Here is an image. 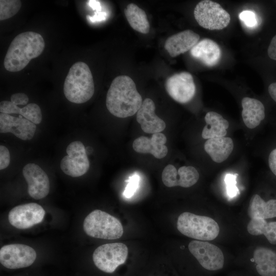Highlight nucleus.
Segmentation results:
<instances>
[{
  "label": "nucleus",
  "mask_w": 276,
  "mask_h": 276,
  "mask_svg": "<svg viewBox=\"0 0 276 276\" xmlns=\"http://www.w3.org/2000/svg\"><path fill=\"white\" fill-rule=\"evenodd\" d=\"M67 155L60 162V168L66 175L73 177L82 176L89 168V162L83 143L80 141L71 143L66 149Z\"/></svg>",
  "instance_id": "6e6552de"
},
{
  "label": "nucleus",
  "mask_w": 276,
  "mask_h": 276,
  "mask_svg": "<svg viewBox=\"0 0 276 276\" xmlns=\"http://www.w3.org/2000/svg\"><path fill=\"white\" fill-rule=\"evenodd\" d=\"M191 55L208 66L216 65L220 61L221 51L218 44L209 38H204L190 50Z\"/></svg>",
  "instance_id": "a211bd4d"
},
{
  "label": "nucleus",
  "mask_w": 276,
  "mask_h": 276,
  "mask_svg": "<svg viewBox=\"0 0 276 276\" xmlns=\"http://www.w3.org/2000/svg\"><path fill=\"white\" fill-rule=\"evenodd\" d=\"M165 88L174 100L182 104L190 102L196 93L193 76L187 72L176 73L169 77L166 81Z\"/></svg>",
  "instance_id": "9b49d317"
},
{
  "label": "nucleus",
  "mask_w": 276,
  "mask_h": 276,
  "mask_svg": "<svg viewBox=\"0 0 276 276\" xmlns=\"http://www.w3.org/2000/svg\"><path fill=\"white\" fill-rule=\"evenodd\" d=\"M268 92L270 98L276 103V82L269 84L268 87Z\"/></svg>",
  "instance_id": "c9c22d12"
},
{
  "label": "nucleus",
  "mask_w": 276,
  "mask_h": 276,
  "mask_svg": "<svg viewBox=\"0 0 276 276\" xmlns=\"http://www.w3.org/2000/svg\"><path fill=\"white\" fill-rule=\"evenodd\" d=\"M45 42L42 36L33 31L17 35L11 42L4 61L6 70L11 72L24 69L33 58L43 52Z\"/></svg>",
  "instance_id": "f03ea898"
},
{
  "label": "nucleus",
  "mask_w": 276,
  "mask_h": 276,
  "mask_svg": "<svg viewBox=\"0 0 276 276\" xmlns=\"http://www.w3.org/2000/svg\"><path fill=\"white\" fill-rule=\"evenodd\" d=\"M194 16L201 27L210 30H219L229 24V14L221 6L215 2L204 0L195 7Z\"/></svg>",
  "instance_id": "423d86ee"
},
{
  "label": "nucleus",
  "mask_w": 276,
  "mask_h": 276,
  "mask_svg": "<svg viewBox=\"0 0 276 276\" xmlns=\"http://www.w3.org/2000/svg\"><path fill=\"white\" fill-rule=\"evenodd\" d=\"M140 177L137 174L133 175L126 180L128 182L124 192V195L126 198H130L136 192L139 183Z\"/></svg>",
  "instance_id": "7c9ffc66"
},
{
  "label": "nucleus",
  "mask_w": 276,
  "mask_h": 276,
  "mask_svg": "<svg viewBox=\"0 0 276 276\" xmlns=\"http://www.w3.org/2000/svg\"><path fill=\"white\" fill-rule=\"evenodd\" d=\"M190 252L205 269L215 271L222 268L224 257L222 250L207 241L192 240L189 245Z\"/></svg>",
  "instance_id": "1a4fd4ad"
},
{
  "label": "nucleus",
  "mask_w": 276,
  "mask_h": 276,
  "mask_svg": "<svg viewBox=\"0 0 276 276\" xmlns=\"http://www.w3.org/2000/svg\"><path fill=\"white\" fill-rule=\"evenodd\" d=\"M248 215L251 219L276 217V199L265 201L259 195H254L249 201Z\"/></svg>",
  "instance_id": "4be33fe9"
},
{
  "label": "nucleus",
  "mask_w": 276,
  "mask_h": 276,
  "mask_svg": "<svg viewBox=\"0 0 276 276\" xmlns=\"http://www.w3.org/2000/svg\"><path fill=\"white\" fill-rule=\"evenodd\" d=\"M177 228L183 235L199 241H210L219 235L220 228L212 218L183 212L178 218Z\"/></svg>",
  "instance_id": "20e7f679"
},
{
  "label": "nucleus",
  "mask_w": 276,
  "mask_h": 276,
  "mask_svg": "<svg viewBox=\"0 0 276 276\" xmlns=\"http://www.w3.org/2000/svg\"><path fill=\"white\" fill-rule=\"evenodd\" d=\"M166 142V136L160 132L153 134L151 139L144 136L137 137L133 141L132 146L136 152L150 153L155 158L160 159L167 154Z\"/></svg>",
  "instance_id": "f3484780"
},
{
  "label": "nucleus",
  "mask_w": 276,
  "mask_h": 276,
  "mask_svg": "<svg viewBox=\"0 0 276 276\" xmlns=\"http://www.w3.org/2000/svg\"><path fill=\"white\" fill-rule=\"evenodd\" d=\"M267 162L270 171L276 177V147L269 152Z\"/></svg>",
  "instance_id": "72a5a7b5"
},
{
  "label": "nucleus",
  "mask_w": 276,
  "mask_h": 276,
  "mask_svg": "<svg viewBox=\"0 0 276 276\" xmlns=\"http://www.w3.org/2000/svg\"><path fill=\"white\" fill-rule=\"evenodd\" d=\"M155 109L153 100L146 98L136 113V121L145 133H160L166 128L165 122L155 114Z\"/></svg>",
  "instance_id": "2eb2a0df"
},
{
  "label": "nucleus",
  "mask_w": 276,
  "mask_h": 276,
  "mask_svg": "<svg viewBox=\"0 0 276 276\" xmlns=\"http://www.w3.org/2000/svg\"><path fill=\"white\" fill-rule=\"evenodd\" d=\"M83 229L90 237L107 240L119 239L123 234L121 222L114 216L99 210L92 211L85 217Z\"/></svg>",
  "instance_id": "39448f33"
},
{
  "label": "nucleus",
  "mask_w": 276,
  "mask_h": 276,
  "mask_svg": "<svg viewBox=\"0 0 276 276\" xmlns=\"http://www.w3.org/2000/svg\"><path fill=\"white\" fill-rule=\"evenodd\" d=\"M268 57L276 61V34L272 38L267 49Z\"/></svg>",
  "instance_id": "f704fd0d"
},
{
  "label": "nucleus",
  "mask_w": 276,
  "mask_h": 276,
  "mask_svg": "<svg viewBox=\"0 0 276 276\" xmlns=\"http://www.w3.org/2000/svg\"><path fill=\"white\" fill-rule=\"evenodd\" d=\"M44 215L45 211L40 205L29 203L13 208L9 213L8 219L15 227L27 229L40 223Z\"/></svg>",
  "instance_id": "f8f14e48"
},
{
  "label": "nucleus",
  "mask_w": 276,
  "mask_h": 276,
  "mask_svg": "<svg viewBox=\"0 0 276 276\" xmlns=\"http://www.w3.org/2000/svg\"><path fill=\"white\" fill-rule=\"evenodd\" d=\"M199 178V174L193 166H182L177 170L174 186L189 188L195 185Z\"/></svg>",
  "instance_id": "bb28decb"
},
{
  "label": "nucleus",
  "mask_w": 276,
  "mask_h": 276,
  "mask_svg": "<svg viewBox=\"0 0 276 276\" xmlns=\"http://www.w3.org/2000/svg\"><path fill=\"white\" fill-rule=\"evenodd\" d=\"M0 112L9 114H18L35 124H39L42 121L40 108L35 103H30L20 108L11 101H2L0 103Z\"/></svg>",
  "instance_id": "b1692460"
},
{
  "label": "nucleus",
  "mask_w": 276,
  "mask_h": 276,
  "mask_svg": "<svg viewBox=\"0 0 276 276\" xmlns=\"http://www.w3.org/2000/svg\"><path fill=\"white\" fill-rule=\"evenodd\" d=\"M204 120L206 125L202 131L203 139L208 140L225 136L229 123L221 114L214 111H209L206 113Z\"/></svg>",
  "instance_id": "412c9836"
},
{
  "label": "nucleus",
  "mask_w": 276,
  "mask_h": 276,
  "mask_svg": "<svg viewBox=\"0 0 276 276\" xmlns=\"http://www.w3.org/2000/svg\"><path fill=\"white\" fill-rule=\"evenodd\" d=\"M128 254L127 246L122 243L103 244L97 247L93 255L96 266L106 273H112L124 264Z\"/></svg>",
  "instance_id": "0eeeda50"
},
{
  "label": "nucleus",
  "mask_w": 276,
  "mask_h": 276,
  "mask_svg": "<svg viewBox=\"0 0 276 276\" xmlns=\"http://www.w3.org/2000/svg\"><path fill=\"white\" fill-rule=\"evenodd\" d=\"M126 19L134 30L143 33L147 34L150 30V24L145 12L137 5L130 3L124 10Z\"/></svg>",
  "instance_id": "393cba45"
},
{
  "label": "nucleus",
  "mask_w": 276,
  "mask_h": 276,
  "mask_svg": "<svg viewBox=\"0 0 276 276\" xmlns=\"http://www.w3.org/2000/svg\"><path fill=\"white\" fill-rule=\"evenodd\" d=\"M36 258V253L31 247L21 244L3 246L0 249V262L9 269H18L31 265Z\"/></svg>",
  "instance_id": "9d476101"
},
{
  "label": "nucleus",
  "mask_w": 276,
  "mask_h": 276,
  "mask_svg": "<svg viewBox=\"0 0 276 276\" xmlns=\"http://www.w3.org/2000/svg\"><path fill=\"white\" fill-rule=\"evenodd\" d=\"M239 18L244 25L249 28H254L257 26V15L250 10H244L239 14Z\"/></svg>",
  "instance_id": "c756f323"
},
{
  "label": "nucleus",
  "mask_w": 276,
  "mask_h": 276,
  "mask_svg": "<svg viewBox=\"0 0 276 276\" xmlns=\"http://www.w3.org/2000/svg\"><path fill=\"white\" fill-rule=\"evenodd\" d=\"M253 259L256 270L261 276H276V254L265 247H258L254 251Z\"/></svg>",
  "instance_id": "5701e85b"
},
{
  "label": "nucleus",
  "mask_w": 276,
  "mask_h": 276,
  "mask_svg": "<svg viewBox=\"0 0 276 276\" xmlns=\"http://www.w3.org/2000/svg\"><path fill=\"white\" fill-rule=\"evenodd\" d=\"M106 14L105 12H98L94 16L90 17L88 16L89 19L92 22L99 21L105 19Z\"/></svg>",
  "instance_id": "e433bc0d"
},
{
  "label": "nucleus",
  "mask_w": 276,
  "mask_h": 276,
  "mask_svg": "<svg viewBox=\"0 0 276 276\" xmlns=\"http://www.w3.org/2000/svg\"><path fill=\"white\" fill-rule=\"evenodd\" d=\"M205 151L217 163L225 161L234 149L232 139L229 137H214L208 139L204 144Z\"/></svg>",
  "instance_id": "aec40b11"
},
{
  "label": "nucleus",
  "mask_w": 276,
  "mask_h": 276,
  "mask_svg": "<svg viewBox=\"0 0 276 276\" xmlns=\"http://www.w3.org/2000/svg\"><path fill=\"white\" fill-rule=\"evenodd\" d=\"M237 176V174H227L225 176L224 181L226 186L227 195L231 198L239 194V190L236 186Z\"/></svg>",
  "instance_id": "c85d7f7f"
},
{
  "label": "nucleus",
  "mask_w": 276,
  "mask_h": 276,
  "mask_svg": "<svg viewBox=\"0 0 276 276\" xmlns=\"http://www.w3.org/2000/svg\"><path fill=\"white\" fill-rule=\"evenodd\" d=\"M21 2L18 0L0 1V20L8 19L15 15L20 10Z\"/></svg>",
  "instance_id": "cd10ccee"
},
{
  "label": "nucleus",
  "mask_w": 276,
  "mask_h": 276,
  "mask_svg": "<svg viewBox=\"0 0 276 276\" xmlns=\"http://www.w3.org/2000/svg\"><path fill=\"white\" fill-rule=\"evenodd\" d=\"M95 86L91 72L84 62H77L70 68L63 84L66 98L76 104L84 103L93 96Z\"/></svg>",
  "instance_id": "7ed1b4c3"
},
{
  "label": "nucleus",
  "mask_w": 276,
  "mask_h": 276,
  "mask_svg": "<svg viewBox=\"0 0 276 276\" xmlns=\"http://www.w3.org/2000/svg\"><path fill=\"white\" fill-rule=\"evenodd\" d=\"M142 103V96L130 77L121 75L112 80L106 99L110 113L118 118L131 117L137 113Z\"/></svg>",
  "instance_id": "f257e3e1"
},
{
  "label": "nucleus",
  "mask_w": 276,
  "mask_h": 276,
  "mask_svg": "<svg viewBox=\"0 0 276 276\" xmlns=\"http://www.w3.org/2000/svg\"><path fill=\"white\" fill-rule=\"evenodd\" d=\"M10 156L9 150L5 146H0V170L6 168L9 165Z\"/></svg>",
  "instance_id": "2f4dec72"
},
{
  "label": "nucleus",
  "mask_w": 276,
  "mask_h": 276,
  "mask_svg": "<svg viewBox=\"0 0 276 276\" xmlns=\"http://www.w3.org/2000/svg\"><path fill=\"white\" fill-rule=\"evenodd\" d=\"M199 39L198 34L191 30H186L169 37L164 47L170 56L175 57L191 50Z\"/></svg>",
  "instance_id": "dca6fc26"
},
{
  "label": "nucleus",
  "mask_w": 276,
  "mask_h": 276,
  "mask_svg": "<svg viewBox=\"0 0 276 276\" xmlns=\"http://www.w3.org/2000/svg\"><path fill=\"white\" fill-rule=\"evenodd\" d=\"M241 105L242 119L247 128L254 129L265 119V107L259 100L244 97L242 100Z\"/></svg>",
  "instance_id": "6ab92c4d"
},
{
  "label": "nucleus",
  "mask_w": 276,
  "mask_h": 276,
  "mask_svg": "<svg viewBox=\"0 0 276 276\" xmlns=\"http://www.w3.org/2000/svg\"><path fill=\"white\" fill-rule=\"evenodd\" d=\"M10 100L16 105H24L28 103L29 98L26 94L19 93L12 95Z\"/></svg>",
  "instance_id": "473e14b6"
},
{
  "label": "nucleus",
  "mask_w": 276,
  "mask_h": 276,
  "mask_svg": "<svg viewBox=\"0 0 276 276\" xmlns=\"http://www.w3.org/2000/svg\"><path fill=\"white\" fill-rule=\"evenodd\" d=\"M89 6L93 8L94 10H96L99 12L101 9V4L98 1H89L88 2Z\"/></svg>",
  "instance_id": "4c0bfd02"
},
{
  "label": "nucleus",
  "mask_w": 276,
  "mask_h": 276,
  "mask_svg": "<svg viewBox=\"0 0 276 276\" xmlns=\"http://www.w3.org/2000/svg\"><path fill=\"white\" fill-rule=\"evenodd\" d=\"M36 124L24 118L13 117L9 114L0 113V132L11 133L24 141L31 140L35 135Z\"/></svg>",
  "instance_id": "4468645a"
},
{
  "label": "nucleus",
  "mask_w": 276,
  "mask_h": 276,
  "mask_svg": "<svg viewBox=\"0 0 276 276\" xmlns=\"http://www.w3.org/2000/svg\"><path fill=\"white\" fill-rule=\"evenodd\" d=\"M23 176L28 183L29 195L35 199L46 197L50 191V180L47 173L38 165L27 164L22 169Z\"/></svg>",
  "instance_id": "ddd939ff"
},
{
  "label": "nucleus",
  "mask_w": 276,
  "mask_h": 276,
  "mask_svg": "<svg viewBox=\"0 0 276 276\" xmlns=\"http://www.w3.org/2000/svg\"><path fill=\"white\" fill-rule=\"evenodd\" d=\"M247 229L252 235H264L271 244H276V221L267 222L265 219H251Z\"/></svg>",
  "instance_id": "a878e982"
}]
</instances>
